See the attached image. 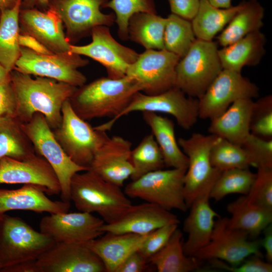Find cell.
<instances>
[{"instance_id": "2e32d148", "label": "cell", "mask_w": 272, "mask_h": 272, "mask_svg": "<svg viewBox=\"0 0 272 272\" xmlns=\"http://www.w3.org/2000/svg\"><path fill=\"white\" fill-rule=\"evenodd\" d=\"M91 35V43L85 45L71 44L70 51L101 63L106 69L109 78L125 77L128 67L135 61L139 54L118 42L111 35L108 26L94 27Z\"/></svg>"}, {"instance_id": "44dd1931", "label": "cell", "mask_w": 272, "mask_h": 272, "mask_svg": "<svg viewBox=\"0 0 272 272\" xmlns=\"http://www.w3.org/2000/svg\"><path fill=\"white\" fill-rule=\"evenodd\" d=\"M19 21L20 33L33 36L53 53L70 51L63 23L53 9H20Z\"/></svg>"}, {"instance_id": "f907efd6", "label": "cell", "mask_w": 272, "mask_h": 272, "mask_svg": "<svg viewBox=\"0 0 272 272\" xmlns=\"http://www.w3.org/2000/svg\"><path fill=\"white\" fill-rule=\"evenodd\" d=\"M263 237L260 242L264 251L266 261L272 262V225L267 226L262 231Z\"/></svg>"}, {"instance_id": "5bb4252c", "label": "cell", "mask_w": 272, "mask_h": 272, "mask_svg": "<svg viewBox=\"0 0 272 272\" xmlns=\"http://www.w3.org/2000/svg\"><path fill=\"white\" fill-rule=\"evenodd\" d=\"M180 59L165 49H146L129 65L126 76L138 82L145 94H159L175 87V69Z\"/></svg>"}, {"instance_id": "30bf717a", "label": "cell", "mask_w": 272, "mask_h": 272, "mask_svg": "<svg viewBox=\"0 0 272 272\" xmlns=\"http://www.w3.org/2000/svg\"><path fill=\"white\" fill-rule=\"evenodd\" d=\"M88 63V59L70 51L44 54L21 47V54L14 69L25 74L48 78L79 87L86 83L87 78L79 69Z\"/></svg>"}, {"instance_id": "7c38bea8", "label": "cell", "mask_w": 272, "mask_h": 272, "mask_svg": "<svg viewBox=\"0 0 272 272\" xmlns=\"http://www.w3.org/2000/svg\"><path fill=\"white\" fill-rule=\"evenodd\" d=\"M259 96L258 87L241 73L223 69L198 100V117L212 120L236 101Z\"/></svg>"}, {"instance_id": "b9f144b4", "label": "cell", "mask_w": 272, "mask_h": 272, "mask_svg": "<svg viewBox=\"0 0 272 272\" xmlns=\"http://www.w3.org/2000/svg\"><path fill=\"white\" fill-rule=\"evenodd\" d=\"M251 166L272 168V140H265L250 133L241 146Z\"/></svg>"}, {"instance_id": "3957f363", "label": "cell", "mask_w": 272, "mask_h": 272, "mask_svg": "<svg viewBox=\"0 0 272 272\" xmlns=\"http://www.w3.org/2000/svg\"><path fill=\"white\" fill-rule=\"evenodd\" d=\"M70 196V200L80 212L97 213L107 224L119 220L132 206L120 187L106 181L90 169L73 176Z\"/></svg>"}, {"instance_id": "603a6c76", "label": "cell", "mask_w": 272, "mask_h": 272, "mask_svg": "<svg viewBox=\"0 0 272 272\" xmlns=\"http://www.w3.org/2000/svg\"><path fill=\"white\" fill-rule=\"evenodd\" d=\"M177 217L157 205L145 202L132 205L129 210L115 222L105 223L102 231L113 233L147 235L170 224H179Z\"/></svg>"}, {"instance_id": "4dcf8cb0", "label": "cell", "mask_w": 272, "mask_h": 272, "mask_svg": "<svg viewBox=\"0 0 272 272\" xmlns=\"http://www.w3.org/2000/svg\"><path fill=\"white\" fill-rule=\"evenodd\" d=\"M264 10L258 0L243 1L241 8L217 37L223 47L258 31L263 26Z\"/></svg>"}, {"instance_id": "8fae6325", "label": "cell", "mask_w": 272, "mask_h": 272, "mask_svg": "<svg viewBox=\"0 0 272 272\" xmlns=\"http://www.w3.org/2000/svg\"><path fill=\"white\" fill-rule=\"evenodd\" d=\"M218 137L193 133L188 138H179L178 145L188 160L184 176L183 192L188 208L196 195L208 186L214 184L222 171L211 164V149Z\"/></svg>"}, {"instance_id": "f546056e", "label": "cell", "mask_w": 272, "mask_h": 272, "mask_svg": "<svg viewBox=\"0 0 272 272\" xmlns=\"http://www.w3.org/2000/svg\"><path fill=\"white\" fill-rule=\"evenodd\" d=\"M183 234L178 228L165 245L150 257L148 263L159 272H190L200 269L201 262L187 256L183 248Z\"/></svg>"}, {"instance_id": "9a60e30c", "label": "cell", "mask_w": 272, "mask_h": 272, "mask_svg": "<svg viewBox=\"0 0 272 272\" xmlns=\"http://www.w3.org/2000/svg\"><path fill=\"white\" fill-rule=\"evenodd\" d=\"M134 111L161 112L174 116L179 126L185 130L190 129L198 117V100L186 96L176 87L162 93L149 95L141 91L133 96L128 105L116 118Z\"/></svg>"}, {"instance_id": "7a4b0ae2", "label": "cell", "mask_w": 272, "mask_h": 272, "mask_svg": "<svg viewBox=\"0 0 272 272\" xmlns=\"http://www.w3.org/2000/svg\"><path fill=\"white\" fill-rule=\"evenodd\" d=\"M10 80L17 101L16 116L22 123L40 113L52 130L60 126L62 105L78 87L46 77L34 79L15 69L10 72Z\"/></svg>"}, {"instance_id": "5b68a950", "label": "cell", "mask_w": 272, "mask_h": 272, "mask_svg": "<svg viewBox=\"0 0 272 272\" xmlns=\"http://www.w3.org/2000/svg\"><path fill=\"white\" fill-rule=\"evenodd\" d=\"M55 243L20 217L0 215V270L36 260Z\"/></svg>"}, {"instance_id": "ffe728a7", "label": "cell", "mask_w": 272, "mask_h": 272, "mask_svg": "<svg viewBox=\"0 0 272 272\" xmlns=\"http://www.w3.org/2000/svg\"><path fill=\"white\" fill-rule=\"evenodd\" d=\"M131 143L121 137H108L95 152L89 169L119 187L131 176Z\"/></svg>"}, {"instance_id": "83f0119b", "label": "cell", "mask_w": 272, "mask_h": 272, "mask_svg": "<svg viewBox=\"0 0 272 272\" xmlns=\"http://www.w3.org/2000/svg\"><path fill=\"white\" fill-rule=\"evenodd\" d=\"M143 117L159 147L165 166L186 170L188 158L180 149L176 139L173 121L152 112H143Z\"/></svg>"}, {"instance_id": "d4e9b609", "label": "cell", "mask_w": 272, "mask_h": 272, "mask_svg": "<svg viewBox=\"0 0 272 272\" xmlns=\"http://www.w3.org/2000/svg\"><path fill=\"white\" fill-rule=\"evenodd\" d=\"M254 101L239 99L219 116L211 120L208 128L212 134L242 146L250 134V122Z\"/></svg>"}, {"instance_id": "ba28073f", "label": "cell", "mask_w": 272, "mask_h": 272, "mask_svg": "<svg viewBox=\"0 0 272 272\" xmlns=\"http://www.w3.org/2000/svg\"><path fill=\"white\" fill-rule=\"evenodd\" d=\"M186 171L171 168L150 172L127 184L124 192L129 197L143 199L168 211L186 212L188 208L183 192Z\"/></svg>"}, {"instance_id": "52a82bcc", "label": "cell", "mask_w": 272, "mask_h": 272, "mask_svg": "<svg viewBox=\"0 0 272 272\" xmlns=\"http://www.w3.org/2000/svg\"><path fill=\"white\" fill-rule=\"evenodd\" d=\"M22 127L36 154L45 159L54 171L60 185L61 200L70 201L72 178L89 169L77 165L69 157L41 113H36L30 121L22 123Z\"/></svg>"}, {"instance_id": "9c48e42d", "label": "cell", "mask_w": 272, "mask_h": 272, "mask_svg": "<svg viewBox=\"0 0 272 272\" xmlns=\"http://www.w3.org/2000/svg\"><path fill=\"white\" fill-rule=\"evenodd\" d=\"M248 234L230 226L229 218L215 220L209 242L192 256L199 261L219 259L231 265H237L251 255L262 257L260 242L250 240Z\"/></svg>"}, {"instance_id": "9f6ffc18", "label": "cell", "mask_w": 272, "mask_h": 272, "mask_svg": "<svg viewBox=\"0 0 272 272\" xmlns=\"http://www.w3.org/2000/svg\"><path fill=\"white\" fill-rule=\"evenodd\" d=\"M10 81V73H9L0 63V83Z\"/></svg>"}, {"instance_id": "816d5d0a", "label": "cell", "mask_w": 272, "mask_h": 272, "mask_svg": "<svg viewBox=\"0 0 272 272\" xmlns=\"http://www.w3.org/2000/svg\"><path fill=\"white\" fill-rule=\"evenodd\" d=\"M36 260H29L20 262L4 268L0 272H38Z\"/></svg>"}, {"instance_id": "484cf974", "label": "cell", "mask_w": 272, "mask_h": 272, "mask_svg": "<svg viewBox=\"0 0 272 272\" xmlns=\"http://www.w3.org/2000/svg\"><path fill=\"white\" fill-rule=\"evenodd\" d=\"M100 238L86 243L103 262L106 271L114 272L130 254L137 250L148 234L105 232Z\"/></svg>"}, {"instance_id": "ab89813d", "label": "cell", "mask_w": 272, "mask_h": 272, "mask_svg": "<svg viewBox=\"0 0 272 272\" xmlns=\"http://www.w3.org/2000/svg\"><path fill=\"white\" fill-rule=\"evenodd\" d=\"M102 8H110L114 11L118 34L123 40L128 39V22L132 15L138 13L157 14L154 0H110Z\"/></svg>"}, {"instance_id": "f6af8a7d", "label": "cell", "mask_w": 272, "mask_h": 272, "mask_svg": "<svg viewBox=\"0 0 272 272\" xmlns=\"http://www.w3.org/2000/svg\"><path fill=\"white\" fill-rule=\"evenodd\" d=\"M213 268L222 269L230 272H271V263L265 262L261 257L253 255L237 265H231L221 260L214 259L208 260Z\"/></svg>"}, {"instance_id": "ee69618b", "label": "cell", "mask_w": 272, "mask_h": 272, "mask_svg": "<svg viewBox=\"0 0 272 272\" xmlns=\"http://www.w3.org/2000/svg\"><path fill=\"white\" fill-rule=\"evenodd\" d=\"M178 226L167 224L149 233L138 251L148 260L165 245Z\"/></svg>"}, {"instance_id": "277c9868", "label": "cell", "mask_w": 272, "mask_h": 272, "mask_svg": "<svg viewBox=\"0 0 272 272\" xmlns=\"http://www.w3.org/2000/svg\"><path fill=\"white\" fill-rule=\"evenodd\" d=\"M218 46L197 39L175 69V87L186 95L199 99L223 70Z\"/></svg>"}, {"instance_id": "4fadbf2b", "label": "cell", "mask_w": 272, "mask_h": 272, "mask_svg": "<svg viewBox=\"0 0 272 272\" xmlns=\"http://www.w3.org/2000/svg\"><path fill=\"white\" fill-rule=\"evenodd\" d=\"M108 0H49V8L55 11L65 28L71 44L91 35L98 26H111L115 21L113 13H103L100 9Z\"/></svg>"}, {"instance_id": "bcb514c9", "label": "cell", "mask_w": 272, "mask_h": 272, "mask_svg": "<svg viewBox=\"0 0 272 272\" xmlns=\"http://www.w3.org/2000/svg\"><path fill=\"white\" fill-rule=\"evenodd\" d=\"M16 98L11 80L0 83V117L6 115L16 116Z\"/></svg>"}, {"instance_id": "8d00e7d4", "label": "cell", "mask_w": 272, "mask_h": 272, "mask_svg": "<svg viewBox=\"0 0 272 272\" xmlns=\"http://www.w3.org/2000/svg\"><path fill=\"white\" fill-rule=\"evenodd\" d=\"M133 172L130 178L135 180L150 172L165 167L159 147L152 134L146 135L130 154Z\"/></svg>"}, {"instance_id": "e575fe53", "label": "cell", "mask_w": 272, "mask_h": 272, "mask_svg": "<svg viewBox=\"0 0 272 272\" xmlns=\"http://www.w3.org/2000/svg\"><path fill=\"white\" fill-rule=\"evenodd\" d=\"M22 123L16 116L0 117V160L3 157L24 160L37 154Z\"/></svg>"}, {"instance_id": "1f68e13d", "label": "cell", "mask_w": 272, "mask_h": 272, "mask_svg": "<svg viewBox=\"0 0 272 272\" xmlns=\"http://www.w3.org/2000/svg\"><path fill=\"white\" fill-rule=\"evenodd\" d=\"M22 0L10 9L1 10L0 16V63L9 72L14 70L21 54L19 16Z\"/></svg>"}, {"instance_id": "e0dca14e", "label": "cell", "mask_w": 272, "mask_h": 272, "mask_svg": "<svg viewBox=\"0 0 272 272\" xmlns=\"http://www.w3.org/2000/svg\"><path fill=\"white\" fill-rule=\"evenodd\" d=\"M105 222L86 212L50 214L39 223L40 232L55 243L86 244L104 234Z\"/></svg>"}, {"instance_id": "8992f818", "label": "cell", "mask_w": 272, "mask_h": 272, "mask_svg": "<svg viewBox=\"0 0 272 272\" xmlns=\"http://www.w3.org/2000/svg\"><path fill=\"white\" fill-rule=\"evenodd\" d=\"M61 116L60 126L52 130L56 140L74 163L89 169L95 152L108 135L80 117L69 99L62 105Z\"/></svg>"}, {"instance_id": "60d3db41", "label": "cell", "mask_w": 272, "mask_h": 272, "mask_svg": "<svg viewBox=\"0 0 272 272\" xmlns=\"http://www.w3.org/2000/svg\"><path fill=\"white\" fill-rule=\"evenodd\" d=\"M250 132L258 137L272 140V96H265L254 102Z\"/></svg>"}, {"instance_id": "74e56055", "label": "cell", "mask_w": 272, "mask_h": 272, "mask_svg": "<svg viewBox=\"0 0 272 272\" xmlns=\"http://www.w3.org/2000/svg\"><path fill=\"white\" fill-rule=\"evenodd\" d=\"M256 173L249 168H235L222 171L210 191V198L219 201L227 195L247 194L255 179Z\"/></svg>"}, {"instance_id": "4316f807", "label": "cell", "mask_w": 272, "mask_h": 272, "mask_svg": "<svg viewBox=\"0 0 272 272\" xmlns=\"http://www.w3.org/2000/svg\"><path fill=\"white\" fill-rule=\"evenodd\" d=\"M266 37L260 30L218 50L223 69L241 73L245 66H255L265 53Z\"/></svg>"}, {"instance_id": "ac0fdd59", "label": "cell", "mask_w": 272, "mask_h": 272, "mask_svg": "<svg viewBox=\"0 0 272 272\" xmlns=\"http://www.w3.org/2000/svg\"><path fill=\"white\" fill-rule=\"evenodd\" d=\"M38 272H105V266L86 244L55 243L36 259Z\"/></svg>"}, {"instance_id": "6f0895ef", "label": "cell", "mask_w": 272, "mask_h": 272, "mask_svg": "<svg viewBox=\"0 0 272 272\" xmlns=\"http://www.w3.org/2000/svg\"><path fill=\"white\" fill-rule=\"evenodd\" d=\"M1 10L0 9V16H1Z\"/></svg>"}, {"instance_id": "836d02e7", "label": "cell", "mask_w": 272, "mask_h": 272, "mask_svg": "<svg viewBox=\"0 0 272 272\" xmlns=\"http://www.w3.org/2000/svg\"><path fill=\"white\" fill-rule=\"evenodd\" d=\"M166 18L157 14L138 13L128 22V39L146 49H165L164 32Z\"/></svg>"}, {"instance_id": "db71d44e", "label": "cell", "mask_w": 272, "mask_h": 272, "mask_svg": "<svg viewBox=\"0 0 272 272\" xmlns=\"http://www.w3.org/2000/svg\"><path fill=\"white\" fill-rule=\"evenodd\" d=\"M209 2L213 6L218 8L228 9L232 7V0H209Z\"/></svg>"}, {"instance_id": "c3c4849f", "label": "cell", "mask_w": 272, "mask_h": 272, "mask_svg": "<svg viewBox=\"0 0 272 272\" xmlns=\"http://www.w3.org/2000/svg\"><path fill=\"white\" fill-rule=\"evenodd\" d=\"M148 263L147 259L137 250L128 255L114 272H142L146 268Z\"/></svg>"}, {"instance_id": "f35d334b", "label": "cell", "mask_w": 272, "mask_h": 272, "mask_svg": "<svg viewBox=\"0 0 272 272\" xmlns=\"http://www.w3.org/2000/svg\"><path fill=\"white\" fill-rule=\"evenodd\" d=\"M210 158L212 166L221 171L235 168L247 169L251 166L247 155L241 146L219 137L211 149Z\"/></svg>"}, {"instance_id": "11a10c76", "label": "cell", "mask_w": 272, "mask_h": 272, "mask_svg": "<svg viewBox=\"0 0 272 272\" xmlns=\"http://www.w3.org/2000/svg\"><path fill=\"white\" fill-rule=\"evenodd\" d=\"M19 0H0V9H10L13 8Z\"/></svg>"}, {"instance_id": "d6986e66", "label": "cell", "mask_w": 272, "mask_h": 272, "mask_svg": "<svg viewBox=\"0 0 272 272\" xmlns=\"http://www.w3.org/2000/svg\"><path fill=\"white\" fill-rule=\"evenodd\" d=\"M32 184L49 195L60 194L57 176L46 160L36 154L24 160L3 157L0 160V184Z\"/></svg>"}, {"instance_id": "d6a6232c", "label": "cell", "mask_w": 272, "mask_h": 272, "mask_svg": "<svg viewBox=\"0 0 272 272\" xmlns=\"http://www.w3.org/2000/svg\"><path fill=\"white\" fill-rule=\"evenodd\" d=\"M243 4V2L228 9H221L213 6L209 0H199L198 11L191 21L196 38L212 41L241 8Z\"/></svg>"}, {"instance_id": "681fc988", "label": "cell", "mask_w": 272, "mask_h": 272, "mask_svg": "<svg viewBox=\"0 0 272 272\" xmlns=\"http://www.w3.org/2000/svg\"><path fill=\"white\" fill-rule=\"evenodd\" d=\"M19 43L21 47L27 48L38 53L53 54L38 40L28 34L20 33L19 36Z\"/></svg>"}, {"instance_id": "7bdbcfd3", "label": "cell", "mask_w": 272, "mask_h": 272, "mask_svg": "<svg viewBox=\"0 0 272 272\" xmlns=\"http://www.w3.org/2000/svg\"><path fill=\"white\" fill-rule=\"evenodd\" d=\"M252 202L272 210V168H258L247 194Z\"/></svg>"}, {"instance_id": "7402d4cb", "label": "cell", "mask_w": 272, "mask_h": 272, "mask_svg": "<svg viewBox=\"0 0 272 272\" xmlns=\"http://www.w3.org/2000/svg\"><path fill=\"white\" fill-rule=\"evenodd\" d=\"M213 184L200 191L193 200L189 208V215L184 221L183 231L187 238L183 243L184 253L192 256L209 241L216 218L220 216L211 207L210 191Z\"/></svg>"}, {"instance_id": "f5cc1de1", "label": "cell", "mask_w": 272, "mask_h": 272, "mask_svg": "<svg viewBox=\"0 0 272 272\" xmlns=\"http://www.w3.org/2000/svg\"><path fill=\"white\" fill-rule=\"evenodd\" d=\"M32 8L46 11L49 9V0H22L21 9Z\"/></svg>"}, {"instance_id": "f1b7e54d", "label": "cell", "mask_w": 272, "mask_h": 272, "mask_svg": "<svg viewBox=\"0 0 272 272\" xmlns=\"http://www.w3.org/2000/svg\"><path fill=\"white\" fill-rule=\"evenodd\" d=\"M227 210L231 215L230 226L246 232L250 237H257L272 223V210L252 202L246 195L229 203Z\"/></svg>"}, {"instance_id": "7dc6e473", "label": "cell", "mask_w": 272, "mask_h": 272, "mask_svg": "<svg viewBox=\"0 0 272 272\" xmlns=\"http://www.w3.org/2000/svg\"><path fill=\"white\" fill-rule=\"evenodd\" d=\"M172 14L189 21L195 16L199 0H168Z\"/></svg>"}, {"instance_id": "d590c367", "label": "cell", "mask_w": 272, "mask_h": 272, "mask_svg": "<svg viewBox=\"0 0 272 272\" xmlns=\"http://www.w3.org/2000/svg\"><path fill=\"white\" fill-rule=\"evenodd\" d=\"M196 39L190 21L172 13L166 18L163 38L165 50L181 58Z\"/></svg>"}, {"instance_id": "6da1fadb", "label": "cell", "mask_w": 272, "mask_h": 272, "mask_svg": "<svg viewBox=\"0 0 272 272\" xmlns=\"http://www.w3.org/2000/svg\"><path fill=\"white\" fill-rule=\"evenodd\" d=\"M142 90L138 82L126 76L117 79L102 77L78 87L69 101L75 112L85 120L111 118L109 121L95 127L106 131L112 128L133 95Z\"/></svg>"}, {"instance_id": "cb8c5ba5", "label": "cell", "mask_w": 272, "mask_h": 272, "mask_svg": "<svg viewBox=\"0 0 272 272\" xmlns=\"http://www.w3.org/2000/svg\"><path fill=\"white\" fill-rule=\"evenodd\" d=\"M70 201L52 200L41 187L24 184L15 189H0V215L10 211H29L38 213L68 212Z\"/></svg>"}]
</instances>
